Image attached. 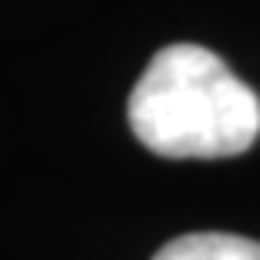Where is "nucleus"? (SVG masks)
<instances>
[{"label": "nucleus", "mask_w": 260, "mask_h": 260, "mask_svg": "<svg viewBox=\"0 0 260 260\" xmlns=\"http://www.w3.org/2000/svg\"><path fill=\"white\" fill-rule=\"evenodd\" d=\"M152 260H260V243L237 233H186L169 240Z\"/></svg>", "instance_id": "nucleus-2"}, {"label": "nucleus", "mask_w": 260, "mask_h": 260, "mask_svg": "<svg viewBox=\"0 0 260 260\" xmlns=\"http://www.w3.org/2000/svg\"><path fill=\"white\" fill-rule=\"evenodd\" d=\"M128 125L162 159H226L260 135V98L200 44L155 51L128 95Z\"/></svg>", "instance_id": "nucleus-1"}]
</instances>
